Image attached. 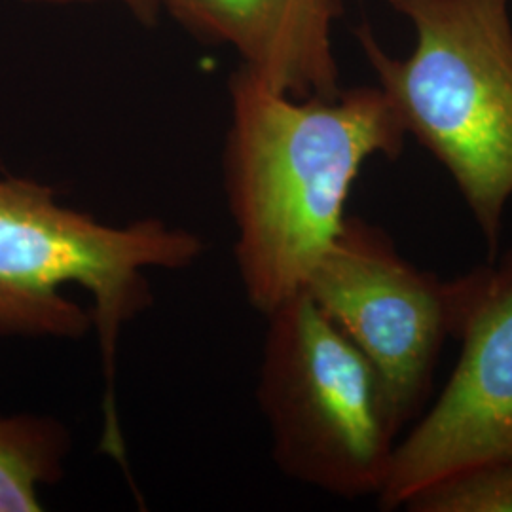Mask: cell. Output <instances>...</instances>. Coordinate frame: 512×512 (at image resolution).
Masks as SVG:
<instances>
[{"instance_id":"cell-1","label":"cell","mask_w":512,"mask_h":512,"mask_svg":"<svg viewBox=\"0 0 512 512\" xmlns=\"http://www.w3.org/2000/svg\"><path fill=\"white\" fill-rule=\"evenodd\" d=\"M406 129L380 86L296 99L247 69L230 80L224 190L234 258L253 310L304 291L346 220L363 165L403 152Z\"/></svg>"},{"instance_id":"cell-2","label":"cell","mask_w":512,"mask_h":512,"mask_svg":"<svg viewBox=\"0 0 512 512\" xmlns=\"http://www.w3.org/2000/svg\"><path fill=\"white\" fill-rule=\"evenodd\" d=\"M203 239L160 219L112 226L57 200L48 184L0 177V336L82 340L97 330L105 376L101 450L120 463L116 408L122 329L150 308L148 270H184Z\"/></svg>"},{"instance_id":"cell-3","label":"cell","mask_w":512,"mask_h":512,"mask_svg":"<svg viewBox=\"0 0 512 512\" xmlns=\"http://www.w3.org/2000/svg\"><path fill=\"white\" fill-rule=\"evenodd\" d=\"M416 46L389 55L363 25L368 65L412 135L450 173L495 256L512 198V23L509 0H387Z\"/></svg>"},{"instance_id":"cell-4","label":"cell","mask_w":512,"mask_h":512,"mask_svg":"<svg viewBox=\"0 0 512 512\" xmlns=\"http://www.w3.org/2000/svg\"><path fill=\"white\" fill-rule=\"evenodd\" d=\"M264 317L256 397L275 465L327 494H380L403 425L378 370L304 291Z\"/></svg>"},{"instance_id":"cell-5","label":"cell","mask_w":512,"mask_h":512,"mask_svg":"<svg viewBox=\"0 0 512 512\" xmlns=\"http://www.w3.org/2000/svg\"><path fill=\"white\" fill-rule=\"evenodd\" d=\"M304 293L378 370L399 423L420 416L442 348L456 338L461 277L416 268L380 226L348 215Z\"/></svg>"},{"instance_id":"cell-6","label":"cell","mask_w":512,"mask_h":512,"mask_svg":"<svg viewBox=\"0 0 512 512\" xmlns=\"http://www.w3.org/2000/svg\"><path fill=\"white\" fill-rule=\"evenodd\" d=\"M458 365L416 427L397 442L378 503L403 509L446 476L512 454V249L461 275Z\"/></svg>"},{"instance_id":"cell-7","label":"cell","mask_w":512,"mask_h":512,"mask_svg":"<svg viewBox=\"0 0 512 512\" xmlns=\"http://www.w3.org/2000/svg\"><path fill=\"white\" fill-rule=\"evenodd\" d=\"M194 33L230 46L275 92L296 99L336 97L340 73L332 44L338 0H160Z\"/></svg>"},{"instance_id":"cell-8","label":"cell","mask_w":512,"mask_h":512,"mask_svg":"<svg viewBox=\"0 0 512 512\" xmlns=\"http://www.w3.org/2000/svg\"><path fill=\"white\" fill-rule=\"evenodd\" d=\"M73 437L52 416H0V512L42 511L40 494L65 475Z\"/></svg>"},{"instance_id":"cell-9","label":"cell","mask_w":512,"mask_h":512,"mask_svg":"<svg viewBox=\"0 0 512 512\" xmlns=\"http://www.w3.org/2000/svg\"><path fill=\"white\" fill-rule=\"evenodd\" d=\"M410 512H512V454L446 476L412 495Z\"/></svg>"},{"instance_id":"cell-10","label":"cell","mask_w":512,"mask_h":512,"mask_svg":"<svg viewBox=\"0 0 512 512\" xmlns=\"http://www.w3.org/2000/svg\"><path fill=\"white\" fill-rule=\"evenodd\" d=\"M25 2H37V4H82V2H110L120 4L122 8L129 10L133 16L141 21H152L160 14L162 4L160 0H25Z\"/></svg>"}]
</instances>
